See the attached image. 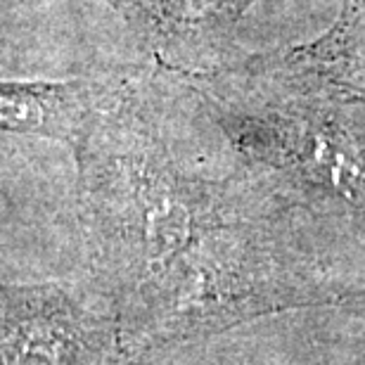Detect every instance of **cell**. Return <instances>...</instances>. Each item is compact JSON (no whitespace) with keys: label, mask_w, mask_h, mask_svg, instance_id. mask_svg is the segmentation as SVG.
<instances>
[{"label":"cell","mask_w":365,"mask_h":365,"mask_svg":"<svg viewBox=\"0 0 365 365\" xmlns=\"http://www.w3.org/2000/svg\"><path fill=\"white\" fill-rule=\"evenodd\" d=\"M100 318L62 284H0V365H88Z\"/></svg>","instance_id":"cell-1"},{"label":"cell","mask_w":365,"mask_h":365,"mask_svg":"<svg viewBox=\"0 0 365 365\" xmlns=\"http://www.w3.org/2000/svg\"><path fill=\"white\" fill-rule=\"evenodd\" d=\"M176 67L209 60L250 0H105Z\"/></svg>","instance_id":"cell-2"},{"label":"cell","mask_w":365,"mask_h":365,"mask_svg":"<svg viewBox=\"0 0 365 365\" xmlns=\"http://www.w3.org/2000/svg\"><path fill=\"white\" fill-rule=\"evenodd\" d=\"M102 78L0 81V133L48 135L74 143Z\"/></svg>","instance_id":"cell-3"}]
</instances>
